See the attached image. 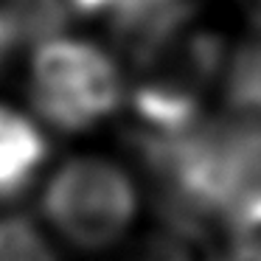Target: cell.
Instances as JSON below:
<instances>
[{
    "instance_id": "cell-1",
    "label": "cell",
    "mask_w": 261,
    "mask_h": 261,
    "mask_svg": "<svg viewBox=\"0 0 261 261\" xmlns=\"http://www.w3.org/2000/svg\"><path fill=\"white\" fill-rule=\"evenodd\" d=\"M225 65V42L208 29L182 25L135 59L132 115L138 129L174 135L202 118V101Z\"/></svg>"
},
{
    "instance_id": "cell-2",
    "label": "cell",
    "mask_w": 261,
    "mask_h": 261,
    "mask_svg": "<svg viewBox=\"0 0 261 261\" xmlns=\"http://www.w3.org/2000/svg\"><path fill=\"white\" fill-rule=\"evenodd\" d=\"M34 113L59 132H87L124 101V79L110 54L93 42L48 37L29 70Z\"/></svg>"
},
{
    "instance_id": "cell-3",
    "label": "cell",
    "mask_w": 261,
    "mask_h": 261,
    "mask_svg": "<svg viewBox=\"0 0 261 261\" xmlns=\"http://www.w3.org/2000/svg\"><path fill=\"white\" fill-rule=\"evenodd\" d=\"M42 214L54 230L79 250H104L121 242L138 214V191L113 160L82 154L51 174Z\"/></svg>"
},
{
    "instance_id": "cell-4",
    "label": "cell",
    "mask_w": 261,
    "mask_h": 261,
    "mask_svg": "<svg viewBox=\"0 0 261 261\" xmlns=\"http://www.w3.org/2000/svg\"><path fill=\"white\" fill-rule=\"evenodd\" d=\"M48 158V141L31 118L0 107V202H12L34 186Z\"/></svg>"
},
{
    "instance_id": "cell-5",
    "label": "cell",
    "mask_w": 261,
    "mask_h": 261,
    "mask_svg": "<svg viewBox=\"0 0 261 261\" xmlns=\"http://www.w3.org/2000/svg\"><path fill=\"white\" fill-rule=\"evenodd\" d=\"M118 0H20L9 17L20 37L48 40L76 20L110 14Z\"/></svg>"
},
{
    "instance_id": "cell-6",
    "label": "cell",
    "mask_w": 261,
    "mask_h": 261,
    "mask_svg": "<svg viewBox=\"0 0 261 261\" xmlns=\"http://www.w3.org/2000/svg\"><path fill=\"white\" fill-rule=\"evenodd\" d=\"M225 101L233 115L261 121V42H247L233 54L225 73Z\"/></svg>"
},
{
    "instance_id": "cell-7",
    "label": "cell",
    "mask_w": 261,
    "mask_h": 261,
    "mask_svg": "<svg viewBox=\"0 0 261 261\" xmlns=\"http://www.w3.org/2000/svg\"><path fill=\"white\" fill-rule=\"evenodd\" d=\"M0 261H57L51 242L29 216L0 219Z\"/></svg>"
},
{
    "instance_id": "cell-8",
    "label": "cell",
    "mask_w": 261,
    "mask_h": 261,
    "mask_svg": "<svg viewBox=\"0 0 261 261\" xmlns=\"http://www.w3.org/2000/svg\"><path fill=\"white\" fill-rule=\"evenodd\" d=\"M227 250L236 261H261V194L250 197L230 214Z\"/></svg>"
},
{
    "instance_id": "cell-9",
    "label": "cell",
    "mask_w": 261,
    "mask_h": 261,
    "mask_svg": "<svg viewBox=\"0 0 261 261\" xmlns=\"http://www.w3.org/2000/svg\"><path fill=\"white\" fill-rule=\"evenodd\" d=\"M126 261H197V255H194L191 239L166 227V230L149 233L146 239H141L135 250L126 255Z\"/></svg>"
},
{
    "instance_id": "cell-10",
    "label": "cell",
    "mask_w": 261,
    "mask_h": 261,
    "mask_svg": "<svg viewBox=\"0 0 261 261\" xmlns=\"http://www.w3.org/2000/svg\"><path fill=\"white\" fill-rule=\"evenodd\" d=\"M17 29H14V20L9 17V12L6 14H0V65L6 62V57H9V51L14 48V42H17Z\"/></svg>"
},
{
    "instance_id": "cell-11",
    "label": "cell",
    "mask_w": 261,
    "mask_h": 261,
    "mask_svg": "<svg viewBox=\"0 0 261 261\" xmlns=\"http://www.w3.org/2000/svg\"><path fill=\"white\" fill-rule=\"evenodd\" d=\"M239 6H242L244 14L253 20L255 29H261V0H239Z\"/></svg>"
}]
</instances>
